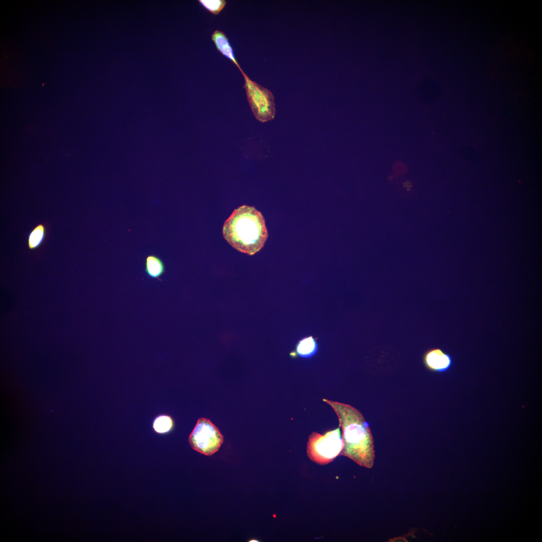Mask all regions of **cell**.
<instances>
[{
    "label": "cell",
    "mask_w": 542,
    "mask_h": 542,
    "mask_svg": "<svg viewBox=\"0 0 542 542\" xmlns=\"http://www.w3.org/2000/svg\"><path fill=\"white\" fill-rule=\"evenodd\" d=\"M188 440L192 449L209 456L219 450L223 442V437L218 428L209 420L200 418Z\"/></svg>",
    "instance_id": "cell-5"
},
{
    "label": "cell",
    "mask_w": 542,
    "mask_h": 542,
    "mask_svg": "<svg viewBox=\"0 0 542 542\" xmlns=\"http://www.w3.org/2000/svg\"><path fill=\"white\" fill-rule=\"evenodd\" d=\"M222 234L232 247L250 255L259 251L268 237L263 216L246 205L234 210L224 223Z\"/></svg>",
    "instance_id": "cell-2"
},
{
    "label": "cell",
    "mask_w": 542,
    "mask_h": 542,
    "mask_svg": "<svg viewBox=\"0 0 542 542\" xmlns=\"http://www.w3.org/2000/svg\"><path fill=\"white\" fill-rule=\"evenodd\" d=\"M323 400L333 409L342 430L344 447L340 455L361 466L372 468L375 459L373 439L362 414L349 404L326 398Z\"/></svg>",
    "instance_id": "cell-1"
},
{
    "label": "cell",
    "mask_w": 542,
    "mask_h": 542,
    "mask_svg": "<svg viewBox=\"0 0 542 542\" xmlns=\"http://www.w3.org/2000/svg\"><path fill=\"white\" fill-rule=\"evenodd\" d=\"M317 342L312 336L301 339L296 346L297 354L304 358H309L313 356L317 352Z\"/></svg>",
    "instance_id": "cell-10"
},
{
    "label": "cell",
    "mask_w": 542,
    "mask_h": 542,
    "mask_svg": "<svg viewBox=\"0 0 542 542\" xmlns=\"http://www.w3.org/2000/svg\"><path fill=\"white\" fill-rule=\"evenodd\" d=\"M343 447L344 442L339 427L324 434L313 432L309 437L307 454L315 463L326 465L340 455Z\"/></svg>",
    "instance_id": "cell-3"
},
{
    "label": "cell",
    "mask_w": 542,
    "mask_h": 542,
    "mask_svg": "<svg viewBox=\"0 0 542 542\" xmlns=\"http://www.w3.org/2000/svg\"><path fill=\"white\" fill-rule=\"evenodd\" d=\"M47 227L44 223L36 225L28 237V246L30 250L38 248L43 243L46 235Z\"/></svg>",
    "instance_id": "cell-9"
},
{
    "label": "cell",
    "mask_w": 542,
    "mask_h": 542,
    "mask_svg": "<svg viewBox=\"0 0 542 542\" xmlns=\"http://www.w3.org/2000/svg\"><path fill=\"white\" fill-rule=\"evenodd\" d=\"M165 269L164 262L159 257L150 255L146 257L145 272L148 277L159 279L164 273Z\"/></svg>",
    "instance_id": "cell-8"
},
{
    "label": "cell",
    "mask_w": 542,
    "mask_h": 542,
    "mask_svg": "<svg viewBox=\"0 0 542 542\" xmlns=\"http://www.w3.org/2000/svg\"><path fill=\"white\" fill-rule=\"evenodd\" d=\"M211 39L217 50L223 56L231 60L242 73L244 72L237 61L233 49L226 35L220 30H215L211 35Z\"/></svg>",
    "instance_id": "cell-7"
},
{
    "label": "cell",
    "mask_w": 542,
    "mask_h": 542,
    "mask_svg": "<svg viewBox=\"0 0 542 542\" xmlns=\"http://www.w3.org/2000/svg\"><path fill=\"white\" fill-rule=\"evenodd\" d=\"M199 2L204 8L214 15H218L226 4L224 0H200Z\"/></svg>",
    "instance_id": "cell-12"
},
{
    "label": "cell",
    "mask_w": 542,
    "mask_h": 542,
    "mask_svg": "<svg viewBox=\"0 0 542 542\" xmlns=\"http://www.w3.org/2000/svg\"><path fill=\"white\" fill-rule=\"evenodd\" d=\"M174 426V421L170 416L161 415L154 419L153 428L157 433L165 434L171 431Z\"/></svg>",
    "instance_id": "cell-11"
},
{
    "label": "cell",
    "mask_w": 542,
    "mask_h": 542,
    "mask_svg": "<svg viewBox=\"0 0 542 542\" xmlns=\"http://www.w3.org/2000/svg\"><path fill=\"white\" fill-rule=\"evenodd\" d=\"M425 366L429 370L442 373L448 370L453 364V358L438 348L427 351L423 356Z\"/></svg>",
    "instance_id": "cell-6"
},
{
    "label": "cell",
    "mask_w": 542,
    "mask_h": 542,
    "mask_svg": "<svg viewBox=\"0 0 542 542\" xmlns=\"http://www.w3.org/2000/svg\"><path fill=\"white\" fill-rule=\"evenodd\" d=\"M242 74L247 100L255 117L261 122L273 120L276 113L273 94L267 88L251 80L244 72Z\"/></svg>",
    "instance_id": "cell-4"
}]
</instances>
